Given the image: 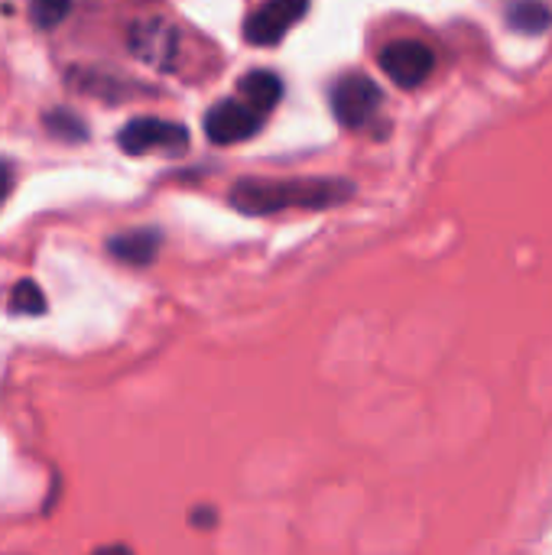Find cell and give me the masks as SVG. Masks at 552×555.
I'll return each instance as SVG.
<instances>
[{"instance_id":"8992f818","label":"cell","mask_w":552,"mask_h":555,"mask_svg":"<svg viewBox=\"0 0 552 555\" xmlns=\"http://www.w3.org/2000/svg\"><path fill=\"white\" fill-rule=\"evenodd\" d=\"M257 130H260V111H254L247 101L228 98V101H218L205 114V137L218 146L251 140Z\"/></svg>"},{"instance_id":"4fadbf2b","label":"cell","mask_w":552,"mask_h":555,"mask_svg":"<svg viewBox=\"0 0 552 555\" xmlns=\"http://www.w3.org/2000/svg\"><path fill=\"white\" fill-rule=\"evenodd\" d=\"M46 130L59 140H85L88 130H85V120L68 114V111H49L46 114Z\"/></svg>"},{"instance_id":"ba28073f","label":"cell","mask_w":552,"mask_h":555,"mask_svg":"<svg viewBox=\"0 0 552 555\" xmlns=\"http://www.w3.org/2000/svg\"><path fill=\"white\" fill-rule=\"evenodd\" d=\"M159 244H163L159 231H153V228H140V231H124V234L111 237V241H107V250H111V257H117L120 263L146 267V263L156 257Z\"/></svg>"},{"instance_id":"7c38bea8","label":"cell","mask_w":552,"mask_h":555,"mask_svg":"<svg viewBox=\"0 0 552 555\" xmlns=\"http://www.w3.org/2000/svg\"><path fill=\"white\" fill-rule=\"evenodd\" d=\"M72 10V0H29V20L39 29H52L59 26Z\"/></svg>"},{"instance_id":"5b68a950","label":"cell","mask_w":552,"mask_h":555,"mask_svg":"<svg viewBox=\"0 0 552 555\" xmlns=\"http://www.w3.org/2000/svg\"><path fill=\"white\" fill-rule=\"evenodd\" d=\"M377 107H381V88L368 75H348L332 88V111L351 130L364 127Z\"/></svg>"},{"instance_id":"7a4b0ae2","label":"cell","mask_w":552,"mask_h":555,"mask_svg":"<svg viewBox=\"0 0 552 555\" xmlns=\"http://www.w3.org/2000/svg\"><path fill=\"white\" fill-rule=\"evenodd\" d=\"M117 146L130 156H143L150 150H163V153H182L189 146V130L176 120H163V117H133L130 124H124V130L117 133Z\"/></svg>"},{"instance_id":"30bf717a","label":"cell","mask_w":552,"mask_h":555,"mask_svg":"<svg viewBox=\"0 0 552 555\" xmlns=\"http://www.w3.org/2000/svg\"><path fill=\"white\" fill-rule=\"evenodd\" d=\"M552 23V13L547 3L540 0H514L508 7V26L517 29V33H527V36H540L547 33Z\"/></svg>"},{"instance_id":"277c9868","label":"cell","mask_w":552,"mask_h":555,"mask_svg":"<svg viewBox=\"0 0 552 555\" xmlns=\"http://www.w3.org/2000/svg\"><path fill=\"white\" fill-rule=\"evenodd\" d=\"M306 10H309V0H267L247 16L244 36L254 46H277L306 16Z\"/></svg>"},{"instance_id":"3957f363","label":"cell","mask_w":552,"mask_h":555,"mask_svg":"<svg viewBox=\"0 0 552 555\" xmlns=\"http://www.w3.org/2000/svg\"><path fill=\"white\" fill-rule=\"evenodd\" d=\"M381 68H384L387 78H394V85L420 88L436 68V52L420 39H397V42L384 46Z\"/></svg>"},{"instance_id":"5bb4252c","label":"cell","mask_w":552,"mask_h":555,"mask_svg":"<svg viewBox=\"0 0 552 555\" xmlns=\"http://www.w3.org/2000/svg\"><path fill=\"white\" fill-rule=\"evenodd\" d=\"M10 185H13V172H10V166L0 159V202L10 195Z\"/></svg>"},{"instance_id":"9c48e42d","label":"cell","mask_w":552,"mask_h":555,"mask_svg":"<svg viewBox=\"0 0 552 555\" xmlns=\"http://www.w3.org/2000/svg\"><path fill=\"white\" fill-rule=\"evenodd\" d=\"M241 98L254 107V111H273L277 104H280V98H283V81L273 75V72H264V68H257V72H247L244 78H241Z\"/></svg>"},{"instance_id":"52a82bcc","label":"cell","mask_w":552,"mask_h":555,"mask_svg":"<svg viewBox=\"0 0 552 555\" xmlns=\"http://www.w3.org/2000/svg\"><path fill=\"white\" fill-rule=\"evenodd\" d=\"M130 49L153 68H169L176 55V29L163 20H146L130 29Z\"/></svg>"},{"instance_id":"6da1fadb","label":"cell","mask_w":552,"mask_h":555,"mask_svg":"<svg viewBox=\"0 0 552 555\" xmlns=\"http://www.w3.org/2000/svg\"><path fill=\"white\" fill-rule=\"evenodd\" d=\"M355 195L348 179H241L228 202L241 215H277L286 208L325 211Z\"/></svg>"},{"instance_id":"8fae6325","label":"cell","mask_w":552,"mask_h":555,"mask_svg":"<svg viewBox=\"0 0 552 555\" xmlns=\"http://www.w3.org/2000/svg\"><path fill=\"white\" fill-rule=\"evenodd\" d=\"M10 312L13 315H42L46 312V296L33 280H20L10 293Z\"/></svg>"}]
</instances>
